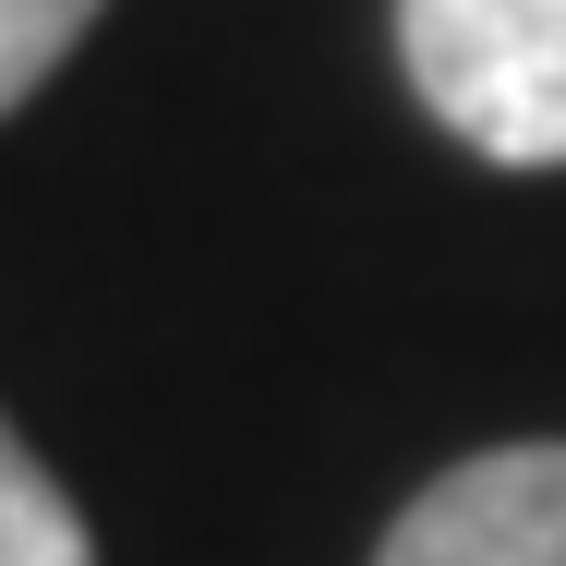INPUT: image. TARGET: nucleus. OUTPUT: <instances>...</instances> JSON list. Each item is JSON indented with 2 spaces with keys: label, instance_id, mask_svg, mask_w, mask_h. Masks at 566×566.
<instances>
[{
  "label": "nucleus",
  "instance_id": "f257e3e1",
  "mask_svg": "<svg viewBox=\"0 0 566 566\" xmlns=\"http://www.w3.org/2000/svg\"><path fill=\"white\" fill-rule=\"evenodd\" d=\"M422 109L494 169H566V0H398Z\"/></svg>",
  "mask_w": 566,
  "mask_h": 566
},
{
  "label": "nucleus",
  "instance_id": "f03ea898",
  "mask_svg": "<svg viewBox=\"0 0 566 566\" xmlns=\"http://www.w3.org/2000/svg\"><path fill=\"white\" fill-rule=\"evenodd\" d=\"M374 566H566V447H482L434 470Z\"/></svg>",
  "mask_w": 566,
  "mask_h": 566
},
{
  "label": "nucleus",
  "instance_id": "7ed1b4c3",
  "mask_svg": "<svg viewBox=\"0 0 566 566\" xmlns=\"http://www.w3.org/2000/svg\"><path fill=\"white\" fill-rule=\"evenodd\" d=\"M0 566H97L85 518H73V494L24 458L12 422H0Z\"/></svg>",
  "mask_w": 566,
  "mask_h": 566
},
{
  "label": "nucleus",
  "instance_id": "20e7f679",
  "mask_svg": "<svg viewBox=\"0 0 566 566\" xmlns=\"http://www.w3.org/2000/svg\"><path fill=\"white\" fill-rule=\"evenodd\" d=\"M85 24H97V0H0V109H24V97L73 61Z\"/></svg>",
  "mask_w": 566,
  "mask_h": 566
}]
</instances>
